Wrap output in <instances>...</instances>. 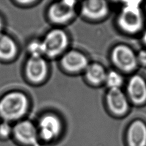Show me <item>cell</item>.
Returning a JSON list of instances; mask_svg holds the SVG:
<instances>
[{
    "label": "cell",
    "mask_w": 146,
    "mask_h": 146,
    "mask_svg": "<svg viewBox=\"0 0 146 146\" xmlns=\"http://www.w3.org/2000/svg\"><path fill=\"white\" fill-rule=\"evenodd\" d=\"M28 107V99L23 92H8L0 99V117L7 122L18 119L25 114Z\"/></svg>",
    "instance_id": "cell-1"
},
{
    "label": "cell",
    "mask_w": 146,
    "mask_h": 146,
    "mask_svg": "<svg viewBox=\"0 0 146 146\" xmlns=\"http://www.w3.org/2000/svg\"><path fill=\"white\" fill-rule=\"evenodd\" d=\"M140 1L125 2L117 18L119 27L125 32L133 34L143 26V18L140 8Z\"/></svg>",
    "instance_id": "cell-2"
},
{
    "label": "cell",
    "mask_w": 146,
    "mask_h": 146,
    "mask_svg": "<svg viewBox=\"0 0 146 146\" xmlns=\"http://www.w3.org/2000/svg\"><path fill=\"white\" fill-rule=\"evenodd\" d=\"M42 42L44 55L53 57L60 54L66 48L68 40L65 31L55 29L47 33Z\"/></svg>",
    "instance_id": "cell-3"
},
{
    "label": "cell",
    "mask_w": 146,
    "mask_h": 146,
    "mask_svg": "<svg viewBox=\"0 0 146 146\" xmlns=\"http://www.w3.org/2000/svg\"><path fill=\"white\" fill-rule=\"evenodd\" d=\"M113 63L123 71L129 72L133 70L137 66V56L129 47L120 44L113 48L111 53Z\"/></svg>",
    "instance_id": "cell-4"
},
{
    "label": "cell",
    "mask_w": 146,
    "mask_h": 146,
    "mask_svg": "<svg viewBox=\"0 0 146 146\" xmlns=\"http://www.w3.org/2000/svg\"><path fill=\"white\" fill-rule=\"evenodd\" d=\"M74 1H63L52 4L48 10L49 19L55 23H64L70 20L75 14Z\"/></svg>",
    "instance_id": "cell-5"
},
{
    "label": "cell",
    "mask_w": 146,
    "mask_h": 146,
    "mask_svg": "<svg viewBox=\"0 0 146 146\" xmlns=\"http://www.w3.org/2000/svg\"><path fill=\"white\" fill-rule=\"evenodd\" d=\"M61 129V121L54 114L44 115L39 120L38 135L45 141H50L55 139L60 133Z\"/></svg>",
    "instance_id": "cell-6"
},
{
    "label": "cell",
    "mask_w": 146,
    "mask_h": 146,
    "mask_svg": "<svg viewBox=\"0 0 146 146\" xmlns=\"http://www.w3.org/2000/svg\"><path fill=\"white\" fill-rule=\"evenodd\" d=\"M13 133L21 143L38 146V129L31 121L23 120L18 123L13 128Z\"/></svg>",
    "instance_id": "cell-7"
},
{
    "label": "cell",
    "mask_w": 146,
    "mask_h": 146,
    "mask_svg": "<svg viewBox=\"0 0 146 146\" xmlns=\"http://www.w3.org/2000/svg\"><path fill=\"white\" fill-rule=\"evenodd\" d=\"M25 71L30 80L35 83L40 82L47 74V62L43 56H30L26 62Z\"/></svg>",
    "instance_id": "cell-8"
},
{
    "label": "cell",
    "mask_w": 146,
    "mask_h": 146,
    "mask_svg": "<svg viewBox=\"0 0 146 146\" xmlns=\"http://www.w3.org/2000/svg\"><path fill=\"white\" fill-rule=\"evenodd\" d=\"M61 64L66 70L76 72L85 70L89 63L83 54L78 51L71 50L63 55Z\"/></svg>",
    "instance_id": "cell-9"
},
{
    "label": "cell",
    "mask_w": 146,
    "mask_h": 146,
    "mask_svg": "<svg viewBox=\"0 0 146 146\" xmlns=\"http://www.w3.org/2000/svg\"><path fill=\"white\" fill-rule=\"evenodd\" d=\"M106 100L110 110L116 115H123L128 110L127 99L120 88L109 89Z\"/></svg>",
    "instance_id": "cell-10"
},
{
    "label": "cell",
    "mask_w": 146,
    "mask_h": 146,
    "mask_svg": "<svg viewBox=\"0 0 146 146\" xmlns=\"http://www.w3.org/2000/svg\"><path fill=\"white\" fill-rule=\"evenodd\" d=\"M82 14L86 17L98 19L104 17L108 12V6L104 1L94 0L83 2L81 6Z\"/></svg>",
    "instance_id": "cell-11"
},
{
    "label": "cell",
    "mask_w": 146,
    "mask_h": 146,
    "mask_svg": "<svg viewBox=\"0 0 146 146\" xmlns=\"http://www.w3.org/2000/svg\"><path fill=\"white\" fill-rule=\"evenodd\" d=\"M127 91L135 104H141L146 101V83L141 76H132L128 83Z\"/></svg>",
    "instance_id": "cell-12"
},
{
    "label": "cell",
    "mask_w": 146,
    "mask_h": 146,
    "mask_svg": "<svg viewBox=\"0 0 146 146\" xmlns=\"http://www.w3.org/2000/svg\"><path fill=\"white\" fill-rule=\"evenodd\" d=\"M127 140L129 146H146V124L139 120L132 122L127 131Z\"/></svg>",
    "instance_id": "cell-13"
},
{
    "label": "cell",
    "mask_w": 146,
    "mask_h": 146,
    "mask_svg": "<svg viewBox=\"0 0 146 146\" xmlns=\"http://www.w3.org/2000/svg\"><path fill=\"white\" fill-rule=\"evenodd\" d=\"M17 52L15 42L9 35L0 33V60H8L13 59Z\"/></svg>",
    "instance_id": "cell-14"
},
{
    "label": "cell",
    "mask_w": 146,
    "mask_h": 146,
    "mask_svg": "<svg viewBox=\"0 0 146 146\" xmlns=\"http://www.w3.org/2000/svg\"><path fill=\"white\" fill-rule=\"evenodd\" d=\"M84 71L86 79L93 84H100L105 80L107 72L104 67L99 63L88 64Z\"/></svg>",
    "instance_id": "cell-15"
},
{
    "label": "cell",
    "mask_w": 146,
    "mask_h": 146,
    "mask_svg": "<svg viewBox=\"0 0 146 146\" xmlns=\"http://www.w3.org/2000/svg\"><path fill=\"white\" fill-rule=\"evenodd\" d=\"M104 82L110 89L120 88L123 82L121 75L115 71H111L107 73Z\"/></svg>",
    "instance_id": "cell-16"
},
{
    "label": "cell",
    "mask_w": 146,
    "mask_h": 146,
    "mask_svg": "<svg viewBox=\"0 0 146 146\" xmlns=\"http://www.w3.org/2000/svg\"><path fill=\"white\" fill-rule=\"evenodd\" d=\"M30 56H43L44 55V50L42 40H34L30 43L28 47Z\"/></svg>",
    "instance_id": "cell-17"
},
{
    "label": "cell",
    "mask_w": 146,
    "mask_h": 146,
    "mask_svg": "<svg viewBox=\"0 0 146 146\" xmlns=\"http://www.w3.org/2000/svg\"><path fill=\"white\" fill-rule=\"evenodd\" d=\"M13 132V128L7 121H4L0 124V137H7Z\"/></svg>",
    "instance_id": "cell-18"
},
{
    "label": "cell",
    "mask_w": 146,
    "mask_h": 146,
    "mask_svg": "<svg viewBox=\"0 0 146 146\" xmlns=\"http://www.w3.org/2000/svg\"><path fill=\"white\" fill-rule=\"evenodd\" d=\"M137 59L142 64L146 65V50H141L137 56Z\"/></svg>",
    "instance_id": "cell-19"
},
{
    "label": "cell",
    "mask_w": 146,
    "mask_h": 146,
    "mask_svg": "<svg viewBox=\"0 0 146 146\" xmlns=\"http://www.w3.org/2000/svg\"><path fill=\"white\" fill-rule=\"evenodd\" d=\"M3 27V22L2 21V19L0 17V33L2 32V29Z\"/></svg>",
    "instance_id": "cell-20"
},
{
    "label": "cell",
    "mask_w": 146,
    "mask_h": 146,
    "mask_svg": "<svg viewBox=\"0 0 146 146\" xmlns=\"http://www.w3.org/2000/svg\"><path fill=\"white\" fill-rule=\"evenodd\" d=\"M143 40H144V43L146 44V31L145 32V33L144 34V35H143Z\"/></svg>",
    "instance_id": "cell-21"
}]
</instances>
